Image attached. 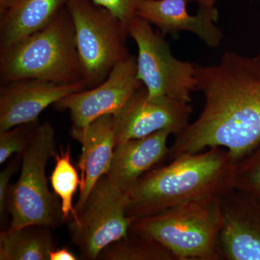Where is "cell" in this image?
<instances>
[{"mask_svg": "<svg viewBox=\"0 0 260 260\" xmlns=\"http://www.w3.org/2000/svg\"><path fill=\"white\" fill-rule=\"evenodd\" d=\"M195 77L203 110L176 135L167 159L220 147L239 162L260 141V54L227 51L218 64H195Z\"/></svg>", "mask_w": 260, "mask_h": 260, "instance_id": "6da1fadb", "label": "cell"}, {"mask_svg": "<svg viewBox=\"0 0 260 260\" xmlns=\"http://www.w3.org/2000/svg\"><path fill=\"white\" fill-rule=\"evenodd\" d=\"M237 164L229 150L220 147L179 155L137 181L128 191L126 215L137 219L189 202L222 197L234 188Z\"/></svg>", "mask_w": 260, "mask_h": 260, "instance_id": "7a4b0ae2", "label": "cell"}, {"mask_svg": "<svg viewBox=\"0 0 260 260\" xmlns=\"http://www.w3.org/2000/svg\"><path fill=\"white\" fill-rule=\"evenodd\" d=\"M27 78L84 81L74 23L66 7L44 28L0 49V84Z\"/></svg>", "mask_w": 260, "mask_h": 260, "instance_id": "3957f363", "label": "cell"}, {"mask_svg": "<svg viewBox=\"0 0 260 260\" xmlns=\"http://www.w3.org/2000/svg\"><path fill=\"white\" fill-rule=\"evenodd\" d=\"M222 197L189 202L135 219L130 231L158 242L176 260H220Z\"/></svg>", "mask_w": 260, "mask_h": 260, "instance_id": "277c9868", "label": "cell"}, {"mask_svg": "<svg viewBox=\"0 0 260 260\" xmlns=\"http://www.w3.org/2000/svg\"><path fill=\"white\" fill-rule=\"evenodd\" d=\"M55 131L49 121L39 123L30 143L21 154V173L8 192L7 208L10 227L31 225L54 228L63 220L57 195L48 187L46 167L56 154Z\"/></svg>", "mask_w": 260, "mask_h": 260, "instance_id": "5b68a950", "label": "cell"}, {"mask_svg": "<svg viewBox=\"0 0 260 260\" xmlns=\"http://www.w3.org/2000/svg\"><path fill=\"white\" fill-rule=\"evenodd\" d=\"M66 8L74 23L83 80L93 88L130 55L125 46L127 32L119 19L91 0H69Z\"/></svg>", "mask_w": 260, "mask_h": 260, "instance_id": "8992f818", "label": "cell"}, {"mask_svg": "<svg viewBox=\"0 0 260 260\" xmlns=\"http://www.w3.org/2000/svg\"><path fill=\"white\" fill-rule=\"evenodd\" d=\"M127 34L138 46L137 72L149 96L190 103L191 93L198 90L195 64L176 58L164 37L138 15L128 25Z\"/></svg>", "mask_w": 260, "mask_h": 260, "instance_id": "52a82bcc", "label": "cell"}, {"mask_svg": "<svg viewBox=\"0 0 260 260\" xmlns=\"http://www.w3.org/2000/svg\"><path fill=\"white\" fill-rule=\"evenodd\" d=\"M129 194L109 180L107 175L98 181L78 220L70 225L73 243L82 257L99 259L106 248L125 238L135 218L127 216Z\"/></svg>", "mask_w": 260, "mask_h": 260, "instance_id": "ba28073f", "label": "cell"}, {"mask_svg": "<svg viewBox=\"0 0 260 260\" xmlns=\"http://www.w3.org/2000/svg\"><path fill=\"white\" fill-rule=\"evenodd\" d=\"M193 108L189 103L167 96L150 97L144 86L113 114L116 145L156 132L177 135L189 125Z\"/></svg>", "mask_w": 260, "mask_h": 260, "instance_id": "9c48e42d", "label": "cell"}, {"mask_svg": "<svg viewBox=\"0 0 260 260\" xmlns=\"http://www.w3.org/2000/svg\"><path fill=\"white\" fill-rule=\"evenodd\" d=\"M143 86L138 78L136 58L129 55L113 68L103 83L70 94L54 106L69 112L73 126L83 127L101 116L119 112Z\"/></svg>", "mask_w": 260, "mask_h": 260, "instance_id": "30bf717a", "label": "cell"}, {"mask_svg": "<svg viewBox=\"0 0 260 260\" xmlns=\"http://www.w3.org/2000/svg\"><path fill=\"white\" fill-rule=\"evenodd\" d=\"M220 259L260 260V200L233 188L221 199Z\"/></svg>", "mask_w": 260, "mask_h": 260, "instance_id": "8fae6325", "label": "cell"}, {"mask_svg": "<svg viewBox=\"0 0 260 260\" xmlns=\"http://www.w3.org/2000/svg\"><path fill=\"white\" fill-rule=\"evenodd\" d=\"M87 88L84 81L60 84L32 78L3 84L0 87V132L35 122L49 106Z\"/></svg>", "mask_w": 260, "mask_h": 260, "instance_id": "7c38bea8", "label": "cell"}, {"mask_svg": "<svg viewBox=\"0 0 260 260\" xmlns=\"http://www.w3.org/2000/svg\"><path fill=\"white\" fill-rule=\"evenodd\" d=\"M71 135L82 145L80 196L75 206L78 220L93 186L110 169L116 147L113 114L101 116L83 127L73 126Z\"/></svg>", "mask_w": 260, "mask_h": 260, "instance_id": "4fadbf2b", "label": "cell"}, {"mask_svg": "<svg viewBox=\"0 0 260 260\" xmlns=\"http://www.w3.org/2000/svg\"><path fill=\"white\" fill-rule=\"evenodd\" d=\"M187 0H144L138 15L155 25L162 34L192 32L206 45L217 48L221 44L223 34L216 25L218 12L215 8L202 9L195 15L187 11Z\"/></svg>", "mask_w": 260, "mask_h": 260, "instance_id": "5bb4252c", "label": "cell"}, {"mask_svg": "<svg viewBox=\"0 0 260 260\" xmlns=\"http://www.w3.org/2000/svg\"><path fill=\"white\" fill-rule=\"evenodd\" d=\"M166 130L116 145L107 176L114 185L128 192L140 178L168 158Z\"/></svg>", "mask_w": 260, "mask_h": 260, "instance_id": "9a60e30c", "label": "cell"}, {"mask_svg": "<svg viewBox=\"0 0 260 260\" xmlns=\"http://www.w3.org/2000/svg\"><path fill=\"white\" fill-rule=\"evenodd\" d=\"M69 0H15L0 14V49L47 26Z\"/></svg>", "mask_w": 260, "mask_h": 260, "instance_id": "2e32d148", "label": "cell"}, {"mask_svg": "<svg viewBox=\"0 0 260 260\" xmlns=\"http://www.w3.org/2000/svg\"><path fill=\"white\" fill-rule=\"evenodd\" d=\"M50 227L31 225L10 227L0 234V259L49 260L55 249Z\"/></svg>", "mask_w": 260, "mask_h": 260, "instance_id": "e0dca14e", "label": "cell"}, {"mask_svg": "<svg viewBox=\"0 0 260 260\" xmlns=\"http://www.w3.org/2000/svg\"><path fill=\"white\" fill-rule=\"evenodd\" d=\"M99 259L107 260H176L158 242L130 231L125 238L106 248Z\"/></svg>", "mask_w": 260, "mask_h": 260, "instance_id": "ac0fdd59", "label": "cell"}, {"mask_svg": "<svg viewBox=\"0 0 260 260\" xmlns=\"http://www.w3.org/2000/svg\"><path fill=\"white\" fill-rule=\"evenodd\" d=\"M54 157L56 164L50 177L51 186L61 200L63 220H66L71 215L75 221L78 220V216L73 205V199L78 186L80 185V177L72 164L70 149L61 150Z\"/></svg>", "mask_w": 260, "mask_h": 260, "instance_id": "d6986e66", "label": "cell"}, {"mask_svg": "<svg viewBox=\"0 0 260 260\" xmlns=\"http://www.w3.org/2000/svg\"><path fill=\"white\" fill-rule=\"evenodd\" d=\"M234 188L246 191L260 200V141L236 166Z\"/></svg>", "mask_w": 260, "mask_h": 260, "instance_id": "ffe728a7", "label": "cell"}, {"mask_svg": "<svg viewBox=\"0 0 260 260\" xmlns=\"http://www.w3.org/2000/svg\"><path fill=\"white\" fill-rule=\"evenodd\" d=\"M39 121L15 126L5 131L0 132V164L14 155L22 154L30 140Z\"/></svg>", "mask_w": 260, "mask_h": 260, "instance_id": "44dd1931", "label": "cell"}, {"mask_svg": "<svg viewBox=\"0 0 260 260\" xmlns=\"http://www.w3.org/2000/svg\"><path fill=\"white\" fill-rule=\"evenodd\" d=\"M104 7L119 19L127 32L132 20L138 15V9L144 0H91ZM128 35V34H127Z\"/></svg>", "mask_w": 260, "mask_h": 260, "instance_id": "7402d4cb", "label": "cell"}, {"mask_svg": "<svg viewBox=\"0 0 260 260\" xmlns=\"http://www.w3.org/2000/svg\"><path fill=\"white\" fill-rule=\"evenodd\" d=\"M21 160V154H17L15 158L10 160L8 165L0 172V214L4 215L7 209L9 184L10 179L15 172L18 170L19 164Z\"/></svg>", "mask_w": 260, "mask_h": 260, "instance_id": "603a6c76", "label": "cell"}, {"mask_svg": "<svg viewBox=\"0 0 260 260\" xmlns=\"http://www.w3.org/2000/svg\"><path fill=\"white\" fill-rule=\"evenodd\" d=\"M78 258L68 248L54 249L51 251L49 260H77Z\"/></svg>", "mask_w": 260, "mask_h": 260, "instance_id": "cb8c5ba5", "label": "cell"}, {"mask_svg": "<svg viewBox=\"0 0 260 260\" xmlns=\"http://www.w3.org/2000/svg\"><path fill=\"white\" fill-rule=\"evenodd\" d=\"M187 1L198 3L200 8L202 9H212L215 8L214 5L216 0H187Z\"/></svg>", "mask_w": 260, "mask_h": 260, "instance_id": "d4e9b609", "label": "cell"}, {"mask_svg": "<svg viewBox=\"0 0 260 260\" xmlns=\"http://www.w3.org/2000/svg\"><path fill=\"white\" fill-rule=\"evenodd\" d=\"M15 0H0V14L4 13Z\"/></svg>", "mask_w": 260, "mask_h": 260, "instance_id": "484cf974", "label": "cell"}]
</instances>
